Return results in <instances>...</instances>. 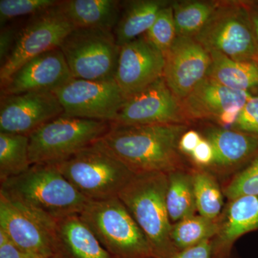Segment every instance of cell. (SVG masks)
Returning <instances> with one entry per match:
<instances>
[{"instance_id": "ba28073f", "label": "cell", "mask_w": 258, "mask_h": 258, "mask_svg": "<svg viewBox=\"0 0 258 258\" xmlns=\"http://www.w3.org/2000/svg\"><path fill=\"white\" fill-rule=\"evenodd\" d=\"M60 49L74 79L115 81L120 47L113 32L95 28H75Z\"/></svg>"}, {"instance_id": "d590c367", "label": "cell", "mask_w": 258, "mask_h": 258, "mask_svg": "<svg viewBox=\"0 0 258 258\" xmlns=\"http://www.w3.org/2000/svg\"><path fill=\"white\" fill-rule=\"evenodd\" d=\"M203 138V136L198 131L190 129L185 132L181 136L179 142V149L183 155L191 156L195 148Z\"/></svg>"}, {"instance_id": "d6a6232c", "label": "cell", "mask_w": 258, "mask_h": 258, "mask_svg": "<svg viewBox=\"0 0 258 258\" xmlns=\"http://www.w3.org/2000/svg\"><path fill=\"white\" fill-rule=\"evenodd\" d=\"M22 25H18L15 21L1 27L0 32V63L6 60L14 47L19 30Z\"/></svg>"}, {"instance_id": "7402d4cb", "label": "cell", "mask_w": 258, "mask_h": 258, "mask_svg": "<svg viewBox=\"0 0 258 258\" xmlns=\"http://www.w3.org/2000/svg\"><path fill=\"white\" fill-rule=\"evenodd\" d=\"M171 3L166 0L122 2L121 14L113 32L118 45L122 47L147 33L159 12Z\"/></svg>"}, {"instance_id": "52a82bcc", "label": "cell", "mask_w": 258, "mask_h": 258, "mask_svg": "<svg viewBox=\"0 0 258 258\" xmlns=\"http://www.w3.org/2000/svg\"><path fill=\"white\" fill-rule=\"evenodd\" d=\"M194 38L208 52L216 51L232 60L258 62L247 1H219L211 18Z\"/></svg>"}, {"instance_id": "484cf974", "label": "cell", "mask_w": 258, "mask_h": 258, "mask_svg": "<svg viewBox=\"0 0 258 258\" xmlns=\"http://www.w3.org/2000/svg\"><path fill=\"white\" fill-rule=\"evenodd\" d=\"M219 1L171 2L177 36L195 37L218 6Z\"/></svg>"}, {"instance_id": "836d02e7", "label": "cell", "mask_w": 258, "mask_h": 258, "mask_svg": "<svg viewBox=\"0 0 258 258\" xmlns=\"http://www.w3.org/2000/svg\"><path fill=\"white\" fill-rule=\"evenodd\" d=\"M189 157L194 167L208 170L214 160V151L212 144L208 139L203 137L198 147L195 148Z\"/></svg>"}, {"instance_id": "6da1fadb", "label": "cell", "mask_w": 258, "mask_h": 258, "mask_svg": "<svg viewBox=\"0 0 258 258\" xmlns=\"http://www.w3.org/2000/svg\"><path fill=\"white\" fill-rule=\"evenodd\" d=\"M189 125H125L111 123L101 139L105 147L134 174L186 170L188 164L179 149Z\"/></svg>"}, {"instance_id": "e575fe53", "label": "cell", "mask_w": 258, "mask_h": 258, "mask_svg": "<svg viewBox=\"0 0 258 258\" xmlns=\"http://www.w3.org/2000/svg\"><path fill=\"white\" fill-rule=\"evenodd\" d=\"M169 258H213L212 240L204 241L194 247L176 251Z\"/></svg>"}, {"instance_id": "44dd1931", "label": "cell", "mask_w": 258, "mask_h": 258, "mask_svg": "<svg viewBox=\"0 0 258 258\" xmlns=\"http://www.w3.org/2000/svg\"><path fill=\"white\" fill-rule=\"evenodd\" d=\"M64 14L76 28L113 32L122 10L116 0H66L61 2Z\"/></svg>"}, {"instance_id": "74e56055", "label": "cell", "mask_w": 258, "mask_h": 258, "mask_svg": "<svg viewBox=\"0 0 258 258\" xmlns=\"http://www.w3.org/2000/svg\"><path fill=\"white\" fill-rule=\"evenodd\" d=\"M249 13L252 19V25L255 33L256 40H257L258 49V2H247Z\"/></svg>"}, {"instance_id": "4fadbf2b", "label": "cell", "mask_w": 258, "mask_h": 258, "mask_svg": "<svg viewBox=\"0 0 258 258\" xmlns=\"http://www.w3.org/2000/svg\"><path fill=\"white\" fill-rule=\"evenodd\" d=\"M164 77L173 93L182 101L208 76L210 52L194 37L177 36L164 54Z\"/></svg>"}, {"instance_id": "2e32d148", "label": "cell", "mask_w": 258, "mask_h": 258, "mask_svg": "<svg viewBox=\"0 0 258 258\" xmlns=\"http://www.w3.org/2000/svg\"><path fill=\"white\" fill-rule=\"evenodd\" d=\"M0 232L16 247L38 258L57 256L53 234L42 222L0 195Z\"/></svg>"}, {"instance_id": "277c9868", "label": "cell", "mask_w": 258, "mask_h": 258, "mask_svg": "<svg viewBox=\"0 0 258 258\" xmlns=\"http://www.w3.org/2000/svg\"><path fill=\"white\" fill-rule=\"evenodd\" d=\"M55 166L89 201L118 198L135 174L99 141Z\"/></svg>"}, {"instance_id": "f546056e", "label": "cell", "mask_w": 258, "mask_h": 258, "mask_svg": "<svg viewBox=\"0 0 258 258\" xmlns=\"http://www.w3.org/2000/svg\"><path fill=\"white\" fill-rule=\"evenodd\" d=\"M222 188L224 196L228 200L258 195V155L242 170L236 173Z\"/></svg>"}, {"instance_id": "d6986e66", "label": "cell", "mask_w": 258, "mask_h": 258, "mask_svg": "<svg viewBox=\"0 0 258 258\" xmlns=\"http://www.w3.org/2000/svg\"><path fill=\"white\" fill-rule=\"evenodd\" d=\"M219 222L218 232L212 240L213 258H230L236 241L258 230V195L229 200Z\"/></svg>"}, {"instance_id": "603a6c76", "label": "cell", "mask_w": 258, "mask_h": 258, "mask_svg": "<svg viewBox=\"0 0 258 258\" xmlns=\"http://www.w3.org/2000/svg\"><path fill=\"white\" fill-rule=\"evenodd\" d=\"M209 52L211 63L207 77L235 91H248L258 86L257 62L232 60L216 51Z\"/></svg>"}, {"instance_id": "83f0119b", "label": "cell", "mask_w": 258, "mask_h": 258, "mask_svg": "<svg viewBox=\"0 0 258 258\" xmlns=\"http://www.w3.org/2000/svg\"><path fill=\"white\" fill-rule=\"evenodd\" d=\"M194 189L199 215L216 220L224 209V194L217 176L205 169H192Z\"/></svg>"}, {"instance_id": "ffe728a7", "label": "cell", "mask_w": 258, "mask_h": 258, "mask_svg": "<svg viewBox=\"0 0 258 258\" xmlns=\"http://www.w3.org/2000/svg\"><path fill=\"white\" fill-rule=\"evenodd\" d=\"M53 237L60 258H113L80 215L56 220Z\"/></svg>"}, {"instance_id": "3957f363", "label": "cell", "mask_w": 258, "mask_h": 258, "mask_svg": "<svg viewBox=\"0 0 258 258\" xmlns=\"http://www.w3.org/2000/svg\"><path fill=\"white\" fill-rule=\"evenodd\" d=\"M167 187L166 173L136 174L118 196L144 232L156 258H169L178 251L170 237Z\"/></svg>"}, {"instance_id": "7a4b0ae2", "label": "cell", "mask_w": 258, "mask_h": 258, "mask_svg": "<svg viewBox=\"0 0 258 258\" xmlns=\"http://www.w3.org/2000/svg\"><path fill=\"white\" fill-rule=\"evenodd\" d=\"M0 195L35 217L52 234L56 220L80 215L89 201L52 164H32L23 174L0 182Z\"/></svg>"}, {"instance_id": "8d00e7d4", "label": "cell", "mask_w": 258, "mask_h": 258, "mask_svg": "<svg viewBox=\"0 0 258 258\" xmlns=\"http://www.w3.org/2000/svg\"><path fill=\"white\" fill-rule=\"evenodd\" d=\"M0 258H38L29 254L12 243L3 232H0Z\"/></svg>"}, {"instance_id": "7c38bea8", "label": "cell", "mask_w": 258, "mask_h": 258, "mask_svg": "<svg viewBox=\"0 0 258 258\" xmlns=\"http://www.w3.org/2000/svg\"><path fill=\"white\" fill-rule=\"evenodd\" d=\"M63 113L58 98L50 91L2 96L0 133L29 136Z\"/></svg>"}, {"instance_id": "8992f818", "label": "cell", "mask_w": 258, "mask_h": 258, "mask_svg": "<svg viewBox=\"0 0 258 258\" xmlns=\"http://www.w3.org/2000/svg\"><path fill=\"white\" fill-rule=\"evenodd\" d=\"M111 123L64 116L50 120L29 135L31 164H55L68 160L98 142Z\"/></svg>"}, {"instance_id": "ac0fdd59", "label": "cell", "mask_w": 258, "mask_h": 258, "mask_svg": "<svg viewBox=\"0 0 258 258\" xmlns=\"http://www.w3.org/2000/svg\"><path fill=\"white\" fill-rule=\"evenodd\" d=\"M252 95L248 91H235L206 77L181 101L189 123L199 120H215L231 108L245 106Z\"/></svg>"}, {"instance_id": "e0dca14e", "label": "cell", "mask_w": 258, "mask_h": 258, "mask_svg": "<svg viewBox=\"0 0 258 258\" xmlns=\"http://www.w3.org/2000/svg\"><path fill=\"white\" fill-rule=\"evenodd\" d=\"M201 134L210 142L214 151L213 162L207 171L216 176L238 172V169L258 155V137L255 136L211 125L204 128Z\"/></svg>"}, {"instance_id": "4316f807", "label": "cell", "mask_w": 258, "mask_h": 258, "mask_svg": "<svg viewBox=\"0 0 258 258\" xmlns=\"http://www.w3.org/2000/svg\"><path fill=\"white\" fill-rule=\"evenodd\" d=\"M219 218L212 220L200 215H194L173 223L170 231L173 245L177 250H181L212 240L219 231Z\"/></svg>"}, {"instance_id": "cb8c5ba5", "label": "cell", "mask_w": 258, "mask_h": 258, "mask_svg": "<svg viewBox=\"0 0 258 258\" xmlns=\"http://www.w3.org/2000/svg\"><path fill=\"white\" fill-rule=\"evenodd\" d=\"M192 169L168 174L166 208L171 223L196 215Z\"/></svg>"}, {"instance_id": "8fae6325", "label": "cell", "mask_w": 258, "mask_h": 258, "mask_svg": "<svg viewBox=\"0 0 258 258\" xmlns=\"http://www.w3.org/2000/svg\"><path fill=\"white\" fill-rule=\"evenodd\" d=\"M115 124L189 125L182 103L171 91L164 77L140 92L127 97Z\"/></svg>"}, {"instance_id": "f1b7e54d", "label": "cell", "mask_w": 258, "mask_h": 258, "mask_svg": "<svg viewBox=\"0 0 258 258\" xmlns=\"http://www.w3.org/2000/svg\"><path fill=\"white\" fill-rule=\"evenodd\" d=\"M144 35L164 55L177 37L171 3L159 12L155 22Z\"/></svg>"}, {"instance_id": "4dcf8cb0", "label": "cell", "mask_w": 258, "mask_h": 258, "mask_svg": "<svg viewBox=\"0 0 258 258\" xmlns=\"http://www.w3.org/2000/svg\"><path fill=\"white\" fill-rule=\"evenodd\" d=\"M57 0H1V27L23 17H32L60 4Z\"/></svg>"}, {"instance_id": "9a60e30c", "label": "cell", "mask_w": 258, "mask_h": 258, "mask_svg": "<svg viewBox=\"0 0 258 258\" xmlns=\"http://www.w3.org/2000/svg\"><path fill=\"white\" fill-rule=\"evenodd\" d=\"M74 79L60 48L34 57L1 85V96L34 91H50Z\"/></svg>"}, {"instance_id": "d4e9b609", "label": "cell", "mask_w": 258, "mask_h": 258, "mask_svg": "<svg viewBox=\"0 0 258 258\" xmlns=\"http://www.w3.org/2000/svg\"><path fill=\"white\" fill-rule=\"evenodd\" d=\"M29 145V136L0 133V182L30 169Z\"/></svg>"}, {"instance_id": "f35d334b", "label": "cell", "mask_w": 258, "mask_h": 258, "mask_svg": "<svg viewBox=\"0 0 258 258\" xmlns=\"http://www.w3.org/2000/svg\"><path fill=\"white\" fill-rule=\"evenodd\" d=\"M53 258H60V257H58V256H56V257H53Z\"/></svg>"}, {"instance_id": "ab89813d", "label": "cell", "mask_w": 258, "mask_h": 258, "mask_svg": "<svg viewBox=\"0 0 258 258\" xmlns=\"http://www.w3.org/2000/svg\"><path fill=\"white\" fill-rule=\"evenodd\" d=\"M230 258H232V256H231V257Z\"/></svg>"}, {"instance_id": "5b68a950", "label": "cell", "mask_w": 258, "mask_h": 258, "mask_svg": "<svg viewBox=\"0 0 258 258\" xmlns=\"http://www.w3.org/2000/svg\"><path fill=\"white\" fill-rule=\"evenodd\" d=\"M80 216L113 258H156L144 232L118 198L88 201Z\"/></svg>"}, {"instance_id": "9c48e42d", "label": "cell", "mask_w": 258, "mask_h": 258, "mask_svg": "<svg viewBox=\"0 0 258 258\" xmlns=\"http://www.w3.org/2000/svg\"><path fill=\"white\" fill-rule=\"evenodd\" d=\"M61 2L30 17L21 25L13 50L0 67V85L25 62L48 51L60 48L66 37L76 28L64 14Z\"/></svg>"}, {"instance_id": "5bb4252c", "label": "cell", "mask_w": 258, "mask_h": 258, "mask_svg": "<svg viewBox=\"0 0 258 258\" xmlns=\"http://www.w3.org/2000/svg\"><path fill=\"white\" fill-rule=\"evenodd\" d=\"M164 66V54L143 35L120 47L115 81L132 96L163 78Z\"/></svg>"}, {"instance_id": "1f68e13d", "label": "cell", "mask_w": 258, "mask_h": 258, "mask_svg": "<svg viewBox=\"0 0 258 258\" xmlns=\"http://www.w3.org/2000/svg\"><path fill=\"white\" fill-rule=\"evenodd\" d=\"M230 128L258 137V96L249 98Z\"/></svg>"}, {"instance_id": "30bf717a", "label": "cell", "mask_w": 258, "mask_h": 258, "mask_svg": "<svg viewBox=\"0 0 258 258\" xmlns=\"http://www.w3.org/2000/svg\"><path fill=\"white\" fill-rule=\"evenodd\" d=\"M64 116L113 123L126 101L115 81L72 79L53 92Z\"/></svg>"}]
</instances>
